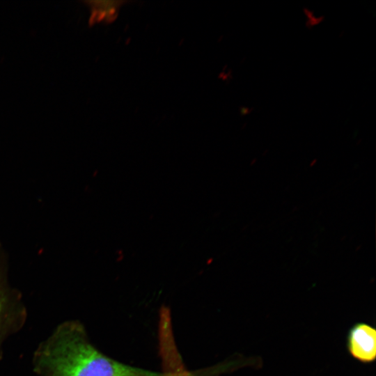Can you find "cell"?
<instances>
[{
    "label": "cell",
    "instance_id": "obj_1",
    "mask_svg": "<svg viewBox=\"0 0 376 376\" xmlns=\"http://www.w3.org/2000/svg\"><path fill=\"white\" fill-rule=\"evenodd\" d=\"M32 365L37 376H164L162 371L130 366L104 354L77 320L57 325L37 347Z\"/></svg>",
    "mask_w": 376,
    "mask_h": 376
},
{
    "label": "cell",
    "instance_id": "obj_2",
    "mask_svg": "<svg viewBox=\"0 0 376 376\" xmlns=\"http://www.w3.org/2000/svg\"><path fill=\"white\" fill-rule=\"evenodd\" d=\"M26 318L22 295L9 283L6 263L0 250V359L5 342L21 330Z\"/></svg>",
    "mask_w": 376,
    "mask_h": 376
},
{
    "label": "cell",
    "instance_id": "obj_3",
    "mask_svg": "<svg viewBox=\"0 0 376 376\" xmlns=\"http://www.w3.org/2000/svg\"><path fill=\"white\" fill-rule=\"evenodd\" d=\"M158 343L164 376H215L205 370L188 369L178 348L171 324L163 323L158 327Z\"/></svg>",
    "mask_w": 376,
    "mask_h": 376
},
{
    "label": "cell",
    "instance_id": "obj_4",
    "mask_svg": "<svg viewBox=\"0 0 376 376\" xmlns=\"http://www.w3.org/2000/svg\"><path fill=\"white\" fill-rule=\"evenodd\" d=\"M347 349L362 363H371L376 358V330L367 323L355 324L349 331Z\"/></svg>",
    "mask_w": 376,
    "mask_h": 376
},
{
    "label": "cell",
    "instance_id": "obj_5",
    "mask_svg": "<svg viewBox=\"0 0 376 376\" xmlns=\"http://www.w3.org/2000/svg\"><path fill=\"white\" fill-rule=\"evenodd\" d=\"M122 1H89L91 22H110L117 17L118 10L124 3Z\"/></svg>",
    "mask_w": 376,
    "mask_h": 376
}]
</instances>
